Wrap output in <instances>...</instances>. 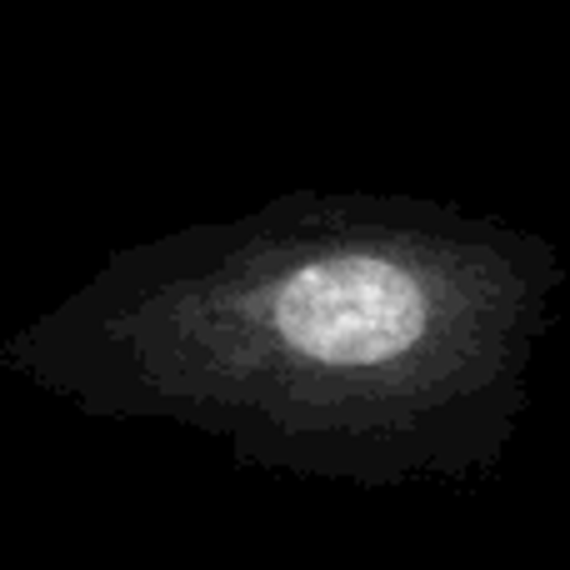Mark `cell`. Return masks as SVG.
Returning <instances> with one entry per match:
<instances>
[{"label": "cell", "instance_id": "6da1fadb", "mask_svg": "<svg viewBox=\"0 0 570 570\" xmlns=\"http://www.w3.org/2000/svg\"><path fill=\"white\" fill-rule=\"evenodd\" d=\"M566 256L405 190H285L110 250L0 341V375L96 421L196 431L250 471L401 491L501 471Z\"/></svg>", "mask_w": 570, "mask_h": 570}]
</instances>
